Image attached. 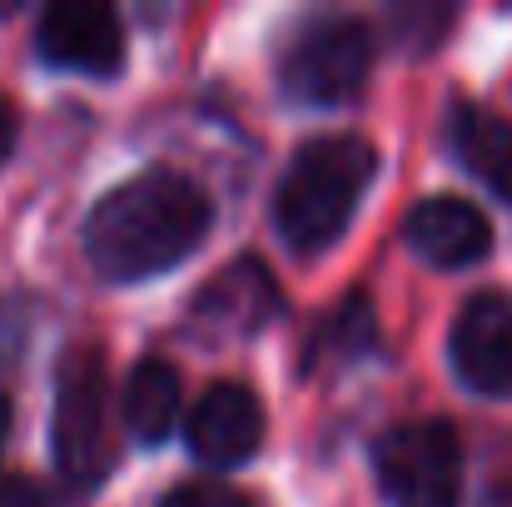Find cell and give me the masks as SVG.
<instances>
[{
    "mask_svg": "<svg viewBox=\"0 0 512 507\" xmlns=\"http://www.w3.org/2000/svg\"><path fill=\"white\" fill-rule=\"evenodd\" d=\"M209 234V199L194 179L150 169L110 189L85 219V254L110 284L155 279Z\"/></svg>",
    "mask_w": 512,
    "mask_h": 507,
    "instance_id": "6da1fadb",
    "label": "cell"
},
{
    "mask_svg": "<svg viewBox=\"0 0 512 507\" xmlns=\"http://www.w3.org/2000/svg\"><path fill=\"white\" fill-rule=\"evenodd\" d=\"M378 155L358 135H324L309 140L279 184L274 224L294 254H319L348 229L358 214V199L373 184Z\"/></svg>",
    "mask_w": 512,
    "mask_h": 507,
    "instance_id": "7a4b0ae2",
    "label": "cell"
},
{
    "mask_svg": "<svg viewBox=\"0 0 512 507\" xmlns=\"http://www.w3.org/2000/svg\"><path fill=\"white\" fill-rule=\"evenodd\" d=\"M55 463L70 483L95 488L115 468V413H110V363L100 343H70L55 368Z\"/></svg>",
    "mask_w": 512,
    "mask_h": 507,
    "instance_id": "3957f363",
    "label": "cell"
},
{
    "mask_svg": "<svg viewBox=\"0 0 512 507\" xmlns=\"http://www.w3.org/2000/svg\"><path fill=\"white\" fill-rule=\"evenodd\" d=\"M373 468L393 507H458L463 443L443 418H413L388 428L373 448Z\"/></svg>",
    "mask_w": 512,
    "mask_h": 507,
    "instance_id": "277c9868",
    "label": "cell"
},
{
    "mask_svg": "<svg viewBox=\"0 0 512 507\" xmlns=\"http://www.w3.org/2000/svg\"><path fill=\"white\" fill-rule=\"evenodd\" d=\"M373 65V35L353 15H319L294 30L279 55V80L294 100L309 105H348Z\"/></svg>",
    "mask_w": 512,
    "mask_h": 507,
    "instance_id": "5b68a950",
    "label": "cell"
},
{
    "mask_svg": "<svg viewBox=\"0 0 512 507\" xmlns=\"http://www.w3.org/2000/svg\"><path fill=\"white\" fill-rule=\"evenodd\" d=\"M35 50L55 70L115 75L125 60V25L100 0H55L35 25Z\"/></svg>",
    "mask_w": 512,
    "mask_h": 507,
    "instance_id": "8992f818",
    "label": "cell"
},
{
    "mask_svg": "<svg viewBox=\"0 0 512 507\" xmlns=\"http://www.w3.org/2000/svg\"><path fill=\"white\" fill-rule=\"evenodd\" d=\"M453 368L483 398H512V304L478 294L453 319Z\"/></svg>",
    "mask_w": 512,
    "mask_h": 507,
    "instance_id": "52a82bcc",
    "label": "cell"
},
{
    "mask_svg": "<svg viewBox=\"0 0 512 507\" xmlns=\"http://www.w3.org/2000/svg\"><path fill=\"white\" fill-rule=\"evenodd\" d=\"M403 239L433 269H468V264H478L493 249V224H488V214L473 199L433 194V199H418L408 209Z\"/></svg>",
    "mask_w": 512,
    "mask_h": 507,
    "instance_id": "ba28073f",
    "label": "cell"
},
{
    "mask_svg": "<svg viewBox=\"0 0 512 507\" xmlns=\"http://www.w3.org/2000/svg\"><path fill=\"white\" fill-rule=\"evenodd\" d=\"M264 443V408L244 383H214L189 413V448L209 468H239Z\"/></svg>",
    "mask_w": 512,
    "mask_h": 507,
    "instance_id": "9c48e42d",
    "label": "cell"
},
{
    "mask_svg": "<svg viewBox=\"0 0 512 507\" xmlns=\"http://www.w3.org/2000/svg\"><path fill=\"white\" fill-rule=\"evenodd\" d=\"M274 314H279V284H274V274L259 259H239V264L219 269L199 289V299L189 309L194 329H204V334H214V338L254 334Z\"/></svg>",
    "mask_w": 512,
    "mask_h": 507,
    "instance_id": "30bf717a",
    "label": "cell"
},
{
    "mask_svg": "<svg viewBox=\"0 0 512 507\" xmlns=\"http://www.w3.org/2000/svg\"><path fill=\"white\" fill-rule=\"evenodd\" d=\"M448 140H453V155L473 169L493 194L512 199V125L508 120H498L483 105H458L453 120H448Z\"/></svg>",
    "mask_w": 512,
    "mask_h": 507,
    "instance_id": "8fae6325",
    "label": "cell"
},
{
    "mask_svg": "<svg viewBox=\"0 0 512 507\" xmlns=\"http://www.w3.org/2000/svg\"><path fill=\"white\" fill-rule=\"evenodd\" d=\"M179 403H184L179 373L165 358H145L125 388V423L140 443H165L170 428L179 423Z\"/></svg>",
    "mask_w": 512,
    "mask_h": 507,
    "instance_id": "7c38bea8",
    "label": "cell"
},
{
    "mask_svg": "<svg viewBox=\"0 0 512 507\" xmlns=\"http://www.w3.org/2000/svg\"><path fill=\"white\" fill-rule=\"evenodd\" d=\"M373 309H368V299L363 294H348L339 309L319 324V334L309 338V348H304V368H324V363H353L358 353H368L373 348Z\"/></svg>",
    "mask_w": 512,
    "mask_h": 507,
    "instance_id": "4fadbf2b",
    "label": "cell"
},
{
    "mask_svg": "<svg viewBox=\"0 0 512 507\" xmlns=\"http://www.w3.org/2000/svg\"><path fill=\"white\" fill-rule=\"evenodd\" d=\"M160 507H254V503H249L239 488L219 483V478H194V483H179V488H170Z\"/></svg>",
    "mask_w": 512,
    "mask_h": 507,
    "instance_id": "5bb4252c",
    "label": "cell"
},
{
    "mask_svg": "<svg viewBox=\"0 0 512 507\" xmlns=\"http://www.w3.org/2000/svg\"><path fill=\"white\" fill-rule=\"evenodd\" d=\"M0 507H55V498L40 478L10 473V478H0Z\"/></svg>",
    "mask_w": 512,
    "mask_h": 507,
    "instance_id": "9a60e30c",
    "label": "cell"
},
{
    "mask_svg": "<svg viewBox=\"0 0 512 507\" xmlns=\"http://www.w3.org/2000/svg\"><path fill=\"white\" fill-rule=\"evenodd\" d=\"M15 135H20V115H15L10 95L0 90V165L10 160V150H15Z\"/></svg>",
    "mask_w": 512,
    "mask_h": 507,
    "instance_id": "2e32d148",
    "label": "cell"
},
{
    "mask_svg": "<svg viewBox=\"0 0 512 507\" xmlns=\"http://www.w3.org/2000/svg\"><path fill=\"white\" fill-rule=\"evenodd\" d=\"M478 507H512V483H498V488H488Z\"/></svg>",
    "mask_w": 512,
    "mask_h": 507,
    "instance_id": "e0dca14e",
    "label": "cell"
},
{
    "mask_svg": "<svg viewBox=\"0 0 512 507\" xmlns=\"http://www.w3.org/2000/svg\"><path fill=\"white\" fill-rule=\"evenodd\" d=\"M5 438H10V398L0 393V448H5Z\"/></svg>",
    "mask_w": 512,
    "mask_h": 507,
    "instance_id": "ac0fdd59",
    "label": "cell"
}]
</instances>
